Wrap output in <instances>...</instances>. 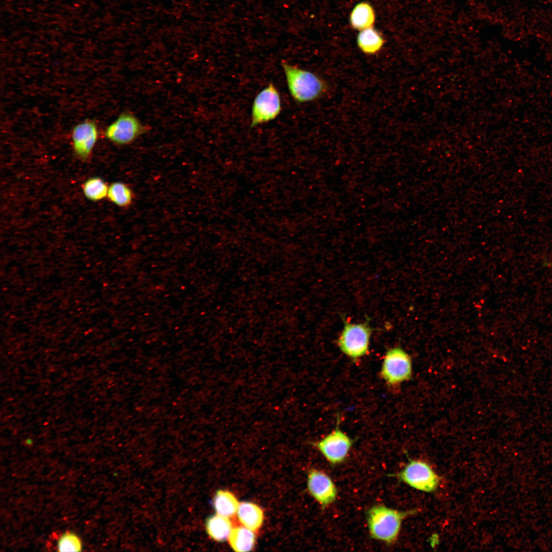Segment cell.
<instances>
[{
  "label": "cell",
  "mask_w": 552,
  "mask_h": 552,
  "mask_svg": "<svg viewBox=\"0 0 552 552\" xmlns=\"http://www.w3.org/2000/svg\"><path fill=\"white\" fill-rule=\"evenodd\" d=\"M281 65L289 93L296 102H312L328 92V83L317 74L285 61Z\"/></svg>",
  "instance_id": "cell-1"
},
{
  "label": "cell",
  "mask_w": 552,
  "mask_h": 552,
  "mask_svg": "<svg viewBox=\"0 0 552 552\" xmlns=\"http://www.w3.org/2000/svg\"><path fill=\"white\" fill-rule=\"evenodd\" d=\"M417 511H401L382 504L373 505L366 514L371 537L388 544L393 543L398 538L403 520Z\"/></svg>",
  "instance_id": "cell-2"
},
{
  "label": "cell",
  "mask_w": 552,
  "mask_h": 552,
  "mask_svg": "<svg viewBox=\"0 0 552 552\" xmlns=\"http://www.w3.org/2000/svg\"><path fill=\"white\" fill-rule=\"evenodd\" d=\"M342 319L344 327L337 341L340 350L353 359L362 357L369 351L372 332L369 320L360 324H351L343 317Z\"/></svg>",
  "instance_id": "cell-3"
},
{
  "label": "cell",
  "mask_w": 552,
  "mask_h": 552,
  "mask_svg": "<svg viewBox=\"0 0 552 552\" xmlns=\"http://www.w3.org/2000/svg\"><path fill=\"white\" fill-rule=\"evenodd\" d=\"M282 110L281 99L276 86L269 83L255 97L251 113V127L275 119Z\"/></svg>",
  "instance_id": "cell-4"
},
{
  "label": "cell",
  "mask_w": 552,
  "mask_h": 552,
  "mask_svg": "<svg viewBox=\"0 0 552 552\" xmlns=\"http://www.w3.org/2000/svg\"><path fill=\"white\" fill-rule=\"evenodd\" d=\"M396 476L409 486L425 492L435 491L440 476L430 465L421 460H411Z\"/></svg>",
  "instance_id": "cell-5"
},
{
  "label": "cell",
  "mask_w": 552,
  "mask_h": 552,
  "mask_svg": "<svg viewBox=\"0 0 552 552\" xmlns=\"http://www.w3.org/2000/svg\"><path fill=\"white\" fill-rule=\"evenodd\" d=\"M412 363L410 356L400 347L388 350L385 355L380 374L390 385L400 384L410 379Z\"/></svg>",
  "instance_id": "cell-6"
},
{
  "label": "cell",
  "mask_w": 552,
  "mask_h": 552,
  "mask_svg": "<svg viewBox=\"0 0 552 552\" xmlns=\"http://www.w3.org/2000/svg\"><path fill=\"white\" fill-rule=\"evenodd\" d=\"M146 130V127L134 115L124 112L107 127L104 135L115 144L126 145L132 143Z\"/></svg>",
  "instance_id": "cell-7"
},
{
  "label": "cell",
  "mask_w": 552,
  "mask_h": 552,
  "mask_svg": "<svg viewBox=\"0 0 552 552\" xmlns=\"http://www.w3.org/2000/svg\"><path fill=\"white\" fill-rule=\"evenodd\" d=\"M352 444V440L337 427L316 443L315 446L329 463L336 465L346 459Z\"/></svg>",
  "instance_id": "cell-8"
},
{
  "label": "cell",
  "mask_w": 552,
  "mask_h": 552,
  "mask_svg": "<svg viewBox=\"0 0 552 552\" xmlns=\"http://www.w3.org/2000/svg\"><path fill=\"white\" fill-rule=\"evenodd\" d=\"M307 486L311 496L326 508L333 503L337 496V489L330 477L324 472L313 469L308 476Z\"/></svg>",
  "instance_id": "cell-9"
},
{
  "label": "cell",
  "mask_w": 552,
  "mask_h": 552,
  "mask_svg": "<svg viewBox=\"0 0 552 552\" xmlns=\"http://www.w3.org/2000/svg\"><path fill=\"white\" fill-rule=\"evenodd\" d=\"M98 129L95 122L85 120L77 124L72 131V141L76 154L83 159L88 158L97 141Z\"/></svg>",
  "instance_id": "cell-10"
},
{
  "label": "cell",
  "mask_w": 552,
  "mask_h": 552,
  "mask_svg": "<svg viewBox=\"0 0 552 552\" xmlns=\"http://www.w3.org/2000/svg\"><path fill=\"white\" fill-rule=\"evenodd\" d=\"M239 520L245 527L257 531L261 526L264 519L262 510L256 504L250 502L239 503L237 511Z\"/></svg>",
  "instance_id": "cell-11"
},
{
  "label": "cell",
  "mask_w": 552,
  "mask_h": 552,
  "mask_svg": "<svg viewBox=\"0 0 552 552\" xmlns=\"http://www.w3.org/2000/svg\"><path fill=\"white\" fill-rule=\"evenodd\" d=\"M384 44L382 36L372 27L361 30L357 37V46L365 54L373 55L377 54Z\"/></svg>",
  "instance_id": "cell-12"
},
{
  "label": "cell",
  "mask_w": 552,
  "mask_h": 552,
  "mask_svg": "<svg viewBox=\"0 0 552 552\" xmlns=\"http://www.w3.org/2000/svg\"><path fill=\"white\" fill-rule=\"evenodd\" d=\"M205 528L210 537L213 540L222 542L228 538L233 528L228 517L217 514L207 519Z\"/></svg>",
  "instance_id": "cell-13"
},
{
  "label": "cell",
  "mask_w": 552,
  "mask_h": 552,
  "mask_svg": "<svg viewBox=\"0 0 552 552\" xmlns=\"http://www.w3.org/2000/svg\"><path fill=\"white\" fill-rule=\"evenodd\" d=\"M375 20L374 10L366 2L357 4L352 10L350 16L352 27L356 30H362L372 27Z\"/></svg>",
  "instance_id": "cell-14"
},
{
  "label": "cell",
  "mask_w": 552,
  "mask_h": 552,
  "mask_svg": "<svg viewBox=\"0 0 552 552\" xmlns=\"http://www.w3.org/2000/svg\"><path fill=\"white\" fill-rule=\"evenodd\" d=\"M230 546L236 551H249L254 547L256 536L254 532L245 526L232 528L228 537Z\"/></svg>",
  "instance_id": "cell-15"
},
{
  "label": "cell",
  "mask_w": 552,
  "mask_h": 552,
  "mask_svg": "<svg viewBox=\"0 0 552 552\" xmlns=\"http://www.w3.org/2000/svg\"><path fill=\"white\" fill-rule=\"evenodd\" d=\"M239 503L231 492L226 490L218 491L213 499V506L216 513L228 518L237 512Z\"/></svg>",
  "instance_id": "cell-16"
},
{
  "label": "cell",
  "mask_w": 552,
  "mask_h": 552,
  "mask_svg": "<svg viewBox=\"0 0 552 552\" xmlns=\"http://www.w3.org/2000/svg\"><path fill=\"white\" fill-rule=\"evenodd\" d=\"M107 197L115 204L119 206L126 207L131 203L133 193L131 189L125 183L115 182L108 187Z\"/></svg>",
  "instance_id": "cell-17"
},
{
  "label": "cell",
  "mask_w": 552,
  "mask_h": 552,
  "mask_svg": "<svg viewBox=\"0 0 552 552\" xmlns=\"http://www.w3.org/2000/svg\"><path fill=\"white\" fill-rule=\"evenodd\" d=\"M108 190L106 183L98 177L89 178L83 186L85 197L92 201H98L105 198L107 196Z\"/></svg>",
  "instance_id": "cell-18"
},
{
  "label": "cell",
  "mask_w": 552,
  "mask_h": 552,
  "mask_svg": "<svg viewBox=\"0 0 552 552\" xmlns=\"http://www.w3.org/2000/svg\"><path fill=\"white\" fill-rule=\"evenodd\" d=\"M57 548L59 551H79L81 550L82 542L77 535L67 532L59 538Z\"/></svg>",
  "instance_id": "cell-19"
}]
</instances>
